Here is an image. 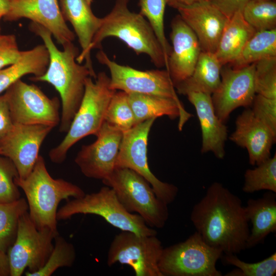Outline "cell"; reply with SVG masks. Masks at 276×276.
Wrapping results in <instances>:
<instances>
[{"mask_svg": "<svg viewBox=\"0 0 276 276\" xmlns=\"http://www.w3.org/2000/svg\"><path fill=\"white\" fill-rule=\"evenodd\" d=\"M191 220L209 245L225 254L246 249L249 235L245 207L237 195L218 182L212 183L193 207Z\"/></svg>", "mask_w": 276, "mask_h": 276, "instance_id": "1", "label": "cell"}, {"mask_svg": "<svg viewBox=\"0 0 276 276\" xmlns=\"http://www.w3.org/2000/svg\"><path fill=\"white\" fill-rule=\"evenodd\" d=\"M29 28L40 37L49 55V64L45 73L30 79L33 81L47 82L58 92L62 105L59 130L67 132L83 98L86 79L88 77L95 79L97 74L85 64H81L77 61L80 53L73 42L65 44L63 50H60L54 43L52 35L45 28L33 22Z\"/></svg>", "mask_w": 276, "mask_h": 276, "instance_id": "2", "label": "cell"}, {"mask_svg": "<svg viewBox=\"0 0 276 276\" xmlns=\"http://www.w3.org/2000/svg\"><path fill=\"white\" fill-rule=\"evenodd\" d=\"M129 0H116L110 11L101 18V23L90 45L89 50L101 49L103 40L114 37L122 41L137 55L146 54L157 67H167V61L153 29L140 13L131 11Z\"/></svg>", "mask_w": 276, "mask_h": 276, "instance_id": "3", "label": "cell"}, {"mask_svg": "<svg viewBox=\"0 0 276 276\" xmlns=\"http://www.w3.org/2000/svg\"><path fill=\"white\" fill-rule=\"evenodd\" d=\"M15 184L24 191L29 216L38 228L57 232V213L59 203L70 198H78L85 193L78 186L63 179H54L48 172L43 158L39 155L30 174L18 177Z\"/></svg>", "mask_w": 276, "mask_h": 276, "instance_id": "4", "label": "cell"}, {"mask_svg": "<svg viewBox=\"0 0 276 276\" xmlns=\"http://www.w3.org/2000/svg\"><path fill=\"white\" fill-rule=\"evenodd\" d=\"M116 91L111 88L110 77L104 72H99L95 79L87 78L83 98L66 135L49 152L52 162L62 163L75 144L86 136L97 134L105 121L107 107Z\"/></svg>", "mask_w": 276, "mask_h": 276, "instance_id": "5", "label": "cell"}, {"mask_svg": "<svg viewBox=\"0 0 276 276\" xmlns=\"http://www.w3.org/2000/svg\"><path fill=\"white\" fill-rule=\"evenodd\" d=\"M103 183L114 191L124 208L140 215L151 227L163 228L169 217L168 205L159 199L150 183L127 168L116 167Z\"/></svg>", "mask_w": 276, "mask_h": 276, "instance_id": "6", "label": "cell"}, {"mask_svg": "<svg viewBox=\"0 0 276 276\" xmlns=\"http://www.w3.org/2000/svg\"><path fill=\"white\" fill-rule=\"evenodd\" d=\"M93 214L102 217L113 226L142 236H156V230L148 226L138 214L128 212L114 191L105 186L95 193L73 198L57 211V219L65 220L77 214Z\"/></svg>", "mask_w": 276, "mask_h": 276, "instance_id": "7", "label": "cell"}, {"mask_svg": "<svg viewBox=\"0 0 276 276\" xmlns=\"http://www.w3.org/2000/svg\"><path fill=\"white\" fill-rule=\"evenodd\" d=\"M223 254L196 231L185 241L163 248L158 267L163 276H221L216 264Z\"/></svg>", "mask_w": 276, "mask_h": 276, "instance_id": "8", "label": "cell"}, {"mask_svg": "<svg viewBox=\"0 0 276 276\" xmlns=\"http://www.w3.org/2000/svg\"><path fill=\"white\" fill-rule=\"evenodd\" d=\"M58 232L48 228H38L28 211L20 217L16 237L9 247L8 257L10 276H20L26 268L33 273L42 268L54 247Z\"/></svg>", "mask_w": 276, "mask_h": 276, "instance_id": "9", "label": "cell"}, {"mask_svg": "<svg viewBox=\"0 0 276 276\" xmlns=\"http://www.w3.org/2000/svg\"><path fill=\"white\" fill-rule=\"evenodd\" d=\"M155 120H147L123 132L116 168H127L141 175L150 183L156 196L168 205L175 200L178 189L158 179L151 171L148 163V136Z\"/></svg>", "mask_w": 276, "mask_h": 276, "instance_id": "10", "label": "cell"}, {"mask_svg": "<svg viewBox=\"0 0 276 276\" xmlns=\"http://www.w3.org/2000/svg\"><path fill=\"white\" fill-rule=\"evenodd\" d=\"M156 236H142L123 231L112 241L107 255V265L117 263L131 267L135 276H163L158 262L163 249Z\"/></svg>", "mask_w": 276, "mask_h": 276, "instance_id": "11", "label": "cell"}, {"mask_svg": "<svg viewBox=\"0 0 276 276\" xmlns=\"http://www.w3.org/2000/svg\"><path fill=\"white\" fill-rule=\"evenodd\" d=\"M4 94L14 124L44 125L54 128L60 123L59 99L49 98L35 85L19 79Z\"/></svg>", "mask_w": 276, "mask_h": 276, "instance_id": "12", "label": "cell"}, {"mask_svg": "<svg viewBox=\"0 0 276 276\" xmlns=\"http://www.w3.org/2000/svg\"><path fill=\"white\" fill-rule=\"evenodd\" d=\"M96 58L108 68L112 89L168 98L181 103L167 70L140 71L121 65L111 60L102 50L97 53Z\"/></svg>", "mask_w": 276, "mask_h": 276, "instance_id": "13", "label": "cell"}, {"mask_svg": "<svg viewBox=\"0 0 276 276\" xmlns=\"http://www.w3.org/2000/svg\"><path fill=\"white\" fill-rule=\"evenodd\" d=\"M255 65L256 62L237 69L222 67L220 84L211 98L215 113L222 123L237 108L251 107L256 94Z\"/></svg>", "mask_w": 276, "mask_h": 276, "instance_id": "14", "label": "cell"}, {"mask_svg": "<svg viewBox=\"0 0 276 276\" xmlns=\"http://www.w3.org/2000/svg\"><path fill=\"white\" fill-rule=\"evenodd\" d=\"M123 132L104 121L96 135V140L83 145L75 162L85 176L104 180L116 168Z\"/></svg>", "mask_w": 276, "mask_h": 276, "instance_id": "15", "label": "cell"}, {"mask_svg": "<svg viewBox=\"0 0 276 276\" xmlns=\"http://www.w3.org/2000/svg\"><path fill=\"white\" fill-rule=\"evenodd\" d=\"M53 128L44 125L14 124L0 140L1 155L11 160L19 178H26L32 172L41 145Z\"/></svg>", "mask_w": 276, "mask_h": 276, "instance_id": "16", "label": "cell"}, {"mask_svg": "<svg viewBox=\"0 0 276 276\" xmlns=\"http://www.w3.org/2000/svg\"><path fill=\"white\" fill-rule=\"evenodd\" d=\"M3 18L9 21L29 19L48 30L62 47L75 38L63 17L58 0H10Z\"/></svg>", "mask_w": 276, "mask_h": 276, "instance_id": "17", "label": "cell"}, {"mask_svg": "<svg viewBox=\"0 0 276 276\" xmlns=\"http://www.w3.org/2000/svg\"><path fill=\"white\" fill-rule=\"evenodd\" d=\"M175 88L179 94L187 97L196 109L201 130V153L211 152L217 158L223 159L225 155L227 129L215 113L212 95L188 86L179 85Z\"/></svg>", "mask_w": 276, "mask_h": 276, "instance_id": "18", "label": "cell"}, {"mask_svg": "<svg viewBox=\"0 0 276 276\" xmlns=\"http://www.w3.org/2000/svg\"><path fill=\"white\" fill-rule=\"evenodd\" d=\"M171 29L172 47L166 70L175 87L191 77L202 50L196 36L179 15L172 20Z\"/></svg>", "mask_w": 276, "mask_h": 276, "instance_id": "19", "label": "cell"}, {"mask_svg": "<svg viewBox=\"0 0 276 276\" xmlns=\"http://www.w3.org/2000/svg\"><path fill=\"white\" fill-rule=\"evenodd\" d=\"M235 126L229 139L246 149L250 165L257 166L270 157L276 134L255 117L250 107L246 108L237 117Z\"/></svg>", "mask_w": 276, "mask_h": 276, "instance_id": "20", "label": "cell"}, {"mask_svg": "<svg viewBox=\"0 0 276 276\" xmlns=\"http://www.w3.org/2000/svg\"><path fill=\"white\" fill-rule=\"evenodd\" d=\"M177 10L196 36L202 51L215 53L228 19L209 1L180 7Z\"/></svg>", "mask_w": 276, "mask_h": 276, "instance_id": "21", "label": "cell"}, {"mask_svg": "<svg viewBox=\"0 0 276 276\" xmlns=\"http://www.w3.org/2000/svg\"><path fill=\"white\" fill-rule=\"evenodd\" d=\"M61 11L65 20L72 25L77 36L81 51L77 61L85 64L95 73L90 57V45L101 23V18L93 12L85 0H59Z\"/></svg>", "mask_w": 276, "mask_h": 276, "instance_id": "22", "label": "cell"}, {"mask_svg": "<svg viewBox=\"0 0 276 276\" xmlns=\"http://www.w3.org/2000/svg\"><path fill=\"white\" fill-rule=\"evenodd\" d=\"M128 98L136 125L150 119L167 116L172 120L178 118V127L181 130L185 124L193 117L186 110L182 103L171 98L138 93L128 94Z\"/></svg>", "mask_w": 276, "mask_h": 276, "instance_id": "23", "label": "cell"}, {"mask_svg": "<svg viewBox=\"0 0 276 276\" xmlns=\"http://www.w3.org/2000/svg\"><path fill=\"white\" fill-rule=\"evenodd\" d=\"M245 211L252 224L246 249L263 243L270 233L276 232V193L268 191L257 199H249Z\"/></svg>", "mask_w": 276, "mask_h": 276, "instance_id": "24", "label": "cell"}, {"mask_svg": "<svg viewBox=\"0 0 276 276\" xmlns=\"http://www.w3.org/2000/svg\"><path fill=\"white\" fill-rule=\"evenodd\" d=\"M256 32L244 19L241 11L227 20L215 52L222 66L236 60Z\"/></svg>", "mask_w": 276, "mask_h": 276, "instance_id": "25", "label": "cell"}, {"mask_svg": "<svg viewBox=\"0 0 276 276\" xmlns=\"http://www.w3.org/2000/svg\"><path fill=\"white\" fill-rule=\"evenodd\" d=\"M49 62V52L44 44L22 51L17 61L0 69V94L26 75H42L46 71Z\"/></svg>", "mask_w": 276, "mask_h": 276, "instance_id": "26", "label": "cell"}, {"mask_svg": "<svg viewBox=\"0 0 276 276\" xmlns=\"http://www.w3.org/2000/svg\"><path fill=\"white\" fill-rule=\"evenodd\" d=\"M222 67L215 53L201 51L191 77L177 85L195 87L212 95L220 84Z\"/></svg>", "mask_w": 276, "mask_h": 276, "instance_id": "27", "label": "cell"}, {"mask_svg": "<svg viewBox=\"0 0 276 276\" xmlns=\"http://www.w3.org/2000/svg\"><path fill=\"white\" fill-rule=\"evenodd\" d=\"M276 56V29L256 32L231 64L234 69L241 68L263 59Z\"/></svg>", "mask_w": 276, "mask_h": 276, "instance_id": "28", "label": "cell"}, {"mask_svg": "<svg viewBox=\"0 0 276 276\" xmlns=\"http://www.w3.org/2000/svg\"><path fill=\"white\" fill-rule=\"evenodd\" d=\"M28 211L27 200L20 198L8 203H0V250L6 252L14 242L16 237L18 220Z\"/></svg>", "mask_w": 276, "mask_h": 276, "instance_id": "29", "label": "cell"}, {"mask_svg": "<svg viewBox=\"0 0 276 276\" xmlns=\"http://www.w3.org/2000/svg\"><path fill=\"white\" fill-rule=\"evenodd\" d=\"M261 190L276 193V154L254 169H247L244 175L242 191L252 193Z\"/></svg>", "mask_w": 276, "mask_h": 276, "instance_id": "30", "label": "cell"}, {"mask_svg": "<svg viewBox=\"0 0 276 276\" xmlns=\"http://www.w3.org/2000/svg\"><path fill=\"white\" fill-rule=\"evenodd\" d=\"M242 13L244 19L257 32L276 29L275 1L248 0Z\"/></svg>", "mask_w": 276, "mask_h": 276, "instance_id": "31", "label": "cell"}, {"mask_svg": "<svg viewBox=\"0 0 276 276\" xmlns=\"http://www.w3.org/2000/svg\"><path fill=\"white\" fill-rule=\"evenodd\" d=\"M166 0H139L140 13L149 22L164 52L167 63L171 47L165 33L164 15Z\"/></svg>", "mask_w": 276, "mask_h": 276, "instance_id": "32", "label": "cell"}, {"mask_svg": "<svg viewBox=\"0 0 276 276\" xmlns=\"http://www.w3.org/2000/svg\"><path fill=\"white\" fill-rule=\"evenodd\" d=\"M55 245L47 262L39 270L33 273L26 272L27 276H50L58 268L71 267L76 259V251L73 245L57 235L54 239Z\"/></svg>", "mask_w": 276, "mask_h": 276, "instance_id": "33", "label": "cell"}, {"mask_svg": "<svg viewBox=\"0 0 276 276\" xmlns=\"http://www.w3.org/2000/svg\"><path fill=\"white\" fill-rule=\"evenodd\" d=\"M224 264L234 266L225 276H274L276 274V252L267 258L256 263H247L241 260L235 254L222 255Z\"/></svg>", "mask_w": 276, "mask_h": 276, "instance_id": "34", "label": "cell"}, {"mask_svg": "<svg viewBox=\"0 0 276 276\" xmlns=\"http://www.w3.org/2000/svg\"><path fill=\"white\" fill-rule=\"evenodd\" d=\"M105 122L123 132L136 125L134 115L128 101L127 93L123 91H116L107 107Z\"/></svg>", "mask_w": 276, "mask_h": 276, "instance_id": "35", "label": "cell"}, {"mask_svg": "<svg viewBox=\"0 0 276 276\" xmlns=\"http://www.w3.org/2000/svg\"><path fill=\"white\" fill-rule=\"evenodd\" d=\"M254 83L256 94L276 99V56L256 62Z\"/></svg>", "mask_w": 276, "mask_h": 276, "instance_id": "36", "label": "cell"}, {"mask_svg": "<svg viewBox=\"0 0 276 276\" xmlns=\"http://www.w3.org/2000/svg\"><path fill=\"white\" fill-rule=\"evenodd\" d=\"M17 177V170L11 160L0 155V203L11 202L20 198L14 181Z\"/></svg>", "mask_w": 276, "mask_h": 276, "instance_id": "37", "label": "cell"}, {"mask_svg": "<svg viewBox=\"0 0 276 276\" xmlns=\"http://www.w3.org/2000/svg\"><path fill=\"white\" fill-rule=\"evenodd\" d=\"M250 108L255 117L276 134V99L256 94Z\"/></svg>", "mask_w": 276, "mask_h": 276, "instance_id": "38", "label": "cell"}, {"mask_svg": "<svg viewBox=\"0 0 276 276\" xmlns=\"http://www.w3.org/2000/svg\"><path fill=\"white\" fill-rule=\"evenodd\" d=\"M22 51L19 49L14 34H0V69L17 61Z\"/></svg>", "mask_w": 276, "mask_h": 276, "instance_id": "39", "label": "cell"}, {"mask_svg": "<svg viewBox=\"0 0 276 276\" xmlns=\"http://www.w3.org/2000/svg\"><path fill=\"white\" fill-rule=\"evenodd\" d=\"M13 126L8 101L4 94L0 95V140L12 129Z\"/></svg>", "mask_w": 276, "mask_h": 276, "instance_id": "40", "label": "cell"}, {"mask_svg": "<svg viewBox=\"0 0 276 276\" xmlns=\"http://www.w3.org/2000/svg\"><path fill=\"white\" fill-rule=\"evenodd\" d=\"M248 0H208L228 19L236 12L242 11Z\"/></svg>", "mask_w": 276, "mask_h": 276, "instance_id": "41", "label": "cell"}, {"mask_svg": "<svg viewBox=\"0 0 276 276\" xmlns=\"http://www.w3.org/2000/svg\"><path fill=\"white\" fill-rule=\"evenodd\" d=\"M10 275V267L7 254L0 250V276Z\"/></svg>", "mask_w": 276, "mask_h": 276, "instance_id": "42", "label": "cell"}, {"mask_svg": "<svg viewBox=\"0 0 276 276\" xmlns=\"http://www.w3.org/2000/svg\"><path fill=\"white\" fill-rule=\"evenodd\" d=\"M167 5L175 9L179 7L189 6L195 3H200L208 0H166Z\"/></svg>", "mask_w": 276, "mask_h": 276, "instance_id": "43", "label": "cell"}, {"mask_svg": "<svg viewBox=\"0 0 276 276\" xmlns=\"http://www.w3.org/2000/svg\"><path fill=\"white\" fill-rule=\"evenodd\" d=\"M10 0H0V14L4 16L7 12Z\"/></svg>", "mask_w": 276, "mask_h": 276, "instance_id": "44", "label": "cell"}, {"mask_svg": "<svg viewBox=\"0 0 276 276\" xmlns=\"http://www.w3.org/2000/svg\"><path fill=\"white\" fill-rule=\"evenodd\" d=\"M85 1L87 3V4L90 6H91V4L92 2H93V0H85Z\"/></svg>", "mask_w": 276, "mask_h": 276, "instance_id": "45", "label": "cell"}, {"mask_svg": "<svg viewBox=\"0 0 276 276\" xmlns=\"http://www.w3.org/2000/svg\"><path fill=\"white\" fill-rule=\"evenodd\" d=\"M3 18V16L2 15L0 14V21H1V19ZM0 34H1V27H0Z\"/></svg>", "mask_w": 276, "mask_h": 276, "instance_id": "46", "label": "cell"}, {"mask_svg": "<svg viewBox=\"0 0 276 276\" xmlns=\"http://www.w3.org/2000/svg\"><path fill=\"white\" fill-rule=\"evenodd\" d=\"M264 1H274V0H264Z\"/></svg>", "mask_w": 276, "mask_h": 276, "instance_id": "47", "label": "cell"}, {"mask_svg": "<svg viewBox=\"0 0 276 276\" xmlns=\"http://www.w3.org/2000/svg\"><path fill=\"white\" fill-rule=\"evenodd\" d=\"M0 155H1V152H0Z\"/></svg>", "mask_w": 276, "mask_h": 276, "instance_id": "48", "label": "cell"}]
</instances>
